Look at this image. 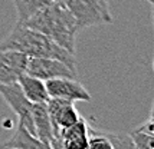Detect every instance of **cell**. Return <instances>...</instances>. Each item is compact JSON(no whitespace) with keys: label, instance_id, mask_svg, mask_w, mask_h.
<instances>
[{"label":"cell","instance_id":"obj_1","mask_svg":"<svg viewBox=\"0 0 154 149\" xmlns=\"http://www.w3.org/2000/svg\"><path fill=\"white\" fill-rule=\"evenodd\" d=\"M6 49L17 50L20 53L26 54L27 57H54L66 63L72 70L76 68L75 54L59 46L45 33L19 22L12 29V32L0 42V50Z\"/></svg>","mask_w":154,"mask_h":149},{"label":"cell","instance_id":"obj_2","mask_svg":"<svg viewBox=\"0 0 154 149\" xmlns=\"http://www.w3.org/2000/svg\"><path fill=\"white\" fill-rule=\"evenodd\" d=\"M19 23L45 33L59 46L75 54V39L81 27L74 14L60 0H54L51 4Z\"/></svg>","mask_w":154,"mask_h":149},{"label":"cell","instance_id":"obj_3","mask_svg":"<svg viewBox=\"0 0 154 149\" xmlns=\"http://www.w3.org/2000/svg\"><path fill=\"white\" fill-rule=\"evenodd\" d=\"M74 14L81 29L112 23L105 0H60Z\"/></svg>","mask_w":154,"mask_h":149},{"label":"cell","instance_id":"obj_4","mask_svg":"<svg viewBox=\"0 0 154 149\" xmlns=\"http://www.w3.org/2000/svg\"><path fill=\"white\" fill-rule=\"evenodd\" d=\"M0 96L5 99L10 109L19 116L22 122L35 135L33 118H32V102L27 99L17 82L13 83H0Z\"/></svg>","mask_w":154,"mask_h":149},{"label":"cell","instance_id":"obj_5","mask_svg":"<svg viewBox=\"0 0 154 149\" xmlns=\"http://www.w3.org/2000/svg\"><path fill=\"white\" fill-rule=\"evenodd\" d=\"M26 73L43 82L55 77H78L76 72L72 70L66 63L54 57H29Z\"/></svg>","mask_w":154,"mask_h":149},{"label":"cell","instance_id":"obj_6","mask_svg":"<svg viewBox=\"0 0 154 149\" xmlns=\"http://www.w3.org/2000/svg\"><path fill=\"white\" fill-rule=\"evenodd\" d=\"M88 135L87 121L79 118L72 125L55 130L52 149H88Z\"/></svg>","mask_w":154,"mask_h":149},{"label":"cell","instance_id":"obj_7","mask_svg":"<svg viewBox=\"0 0 154 149\" xmlns=\"http://www.w3.org/2000/svg\"><path fill=\"white\" fill-rule=\"evenodd\" d=\"M45 83L49 98H60L72 102H89L92 99L78 77H55Z\"/></svg>","mask_w":154,"mask_h":149},{"label":"cell","instance_id":"obj_8","mask_svg":"<svg viewBox=\"0 0 154 149\" xmlns=\"http://www.w3.org/2000/svg\"><path fill=\"white\" fill-rule=\"evenodd\" d=\"M75 102L60 99V98H49L46 102V109L51 122L54 126V132L59 128H65L75 123L81 116L74 105ZM54 145V143H52Z\"/></svg>","mask_w":154,"mask_h":149},{"label":"cell","instance_id":"obj_9","mask_svg":"<svg viewBox=\"0 0 154 149\" xmlns=\"http://www.w3.org/2000/svg\"><path fill=\"white\" fill-rule=\"evenodd\" d=\"M26 54L17 50H0V83L17 82L22 74L26 72L27 65Z\"/></svg>","mask_w":154,"mask_h":149},{"label":"cell","instance_id":"obj_10","mask_svg":"<svg viewBox=\"0 0 154 149\" xmlns=\"http://www.w3.org/2000/svg\"><path fill=\"white\" fill-rule=\"evenodd\" d=\"M32 118H33L35 136L45 145L46 149H52L54 143V126L45 103H32Z\"/></svg>","mask_w":154,"mask_h":149},{"label":"cell","instance_id":"obj_11","mask_svg":"<svg viewBox=\"0 0 154 149\" xmlns=\"http://www.w3.org/2000/svg\"><path fill=\"white\" fill-rule=\"evenodd\" d=\"M17 83L23 90V93L32 103H45L49 99L46 83L35 76L27 74L26 72L17 79Z\"/></svg>","mask_w":154,"mask_h":149},{"label":"cell","instance_id":"obj_12","mask_svg":"<svg viewBox=\"0 0 154 149\" xmlns=\"http://www.w3.org/2000/svg\"><path fill=\"white\" fill-rule=\"evenodd\" d=\"M2 148L9 149H46L45 145L29 130L22 122L17 123L12 138L2 145Z\"/></svg>","mask_w":154,"mask_h":149},{"label":"cell","instance_id":"obj_13","mask_svg":"<svg viewBox=\"0 0 154 149\" xmlns=\"http://www.w3.org/2000/svg\"><path fill=\"white\" fill-rule=\"evenodd\" d=\"M52 1L54 0H13L16 13H17V22H25L32 14L42 10Z\"/></svg>","mask_w":154,"mask_h":149},{"label":"cell","instance_id":"obj_14","mask_svg":"<svg viewBox=\"0 0 154 149\" xmlns=\"http://www.w3.org/2000/svg\"><path fill=\"white\" fill-rule=\"evenodd\" d=\"M88 148L89 149H114L108 133H98L89 129L88 135Z\"/></svg>","mask_w":154,"mask_h":149},{"label":"cell","instance_id":"obj_15","mask_svg":"<svg viewBox=\"0 0 154 149\" xmlns=\"http://www.w3.org/2000/svg\"><path fill=\"white\" fill-rule=\"evenodd\" d=\"M131 139L134 143V148L137 149H154V135L150 132H146L143 129H137L135 132H133Z\"/></svg>","mask_w":154,"mask_h":149},{"label":"cell","instance_id":"obj_16","mask_svg":"<svg viewBox=\"0 0 154 149\" xmlns=\"http://www.w3.org/2000/svg\"><path fill=\"white\" fill-rule=\"evenodd\" d=\"M153 6V23H154V4H151Z\"/></svg>","mask_w":154,"mask_h":149},{"label":"cell","instance_id":"obj_17","mask_svg":"<svg viewBox=\"0 0 154 149\" xmlns=\"http://www.w3.org/2000/svg\"><path fill=\"white\" fill-rule=\"evenodd\" d=\"M148 3H151V4H154V0H147Z\"/></svg>","mask_w":154,"mask_h":149},{"label":"cell","instance_id":"obj_18","mask_svg":"<svg viewBox=\"0 0 154 149\" xmlns=\"http://www.w3.org/2000/svg\"><path fill=\"white\" fill-rule=\"evenodd\" d=\"M151 116H154V105H153V110H151Z\"/></svg>","mask_w":154,"mask_h":149},{"label":"cell","instance_id":"obj_19","mask_svg":"<svg viewBox=\"0 0 154 149\" xmlns=\"http://www.w3.org/2000/svg\"><path fill=\"white\" fill-rule=\"evenodd\" d=\"M105 1H107V0H105Z\"/></svg>","mask_w":154,"mask_h":149},{"label":"cell","instance_id":"obj_20","mask_svg":"<svg viewBox=\"0 0 154 149\" xmlns=\"http://www.w3.org/2000/svg\"><path fill=\"white\" fill-rule=\"evenodd\" d=\"M153 65H154V63H153Z\"/></svg>","mask_w":154,"mask_h":149}]
</instances>
